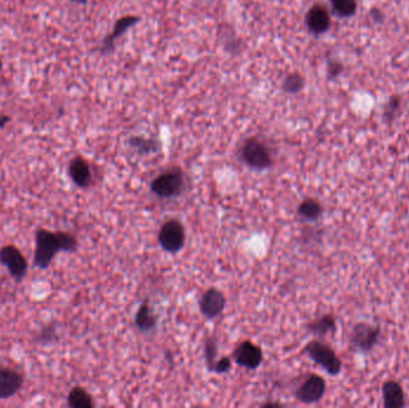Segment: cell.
Instances as JSON below:
<instances>
[{"instance_id":"cell-25","label":"cell","mask_w":409,"mask_h":408,"mask_svg":"<svg viewBox=\"0 0 409 408\" xmlns=\"http://www.w3.org/2000/svg\"><path fill=\"white\" fill-rule=\"evenodd\" d=\"M400 107V100L398 98H390L389 103L387 105V108H385V117H390L393 115V112L395 110H398Z\"/></svg>"},{"instance_id":"cell-3","label":"cell","mask_w":409,"mask_h":408,"mask_svg":"<svg viewBox=\"0 0 409 408\" xmlns=\"http://www.w3.org/2000/svg\"><path fill=\"white\" fill-rule=\"evenodd\" d=\"M185 186L186 178L183 171L178 168H174L157 176L151 182V192L158 198H175L185 190Z\"/></svg>"},{"instance_id":"cell-18","label":"cell","mask_w":409,"mask_h":408,"mask_svg":"<svg viewBox=\"0 0 409 408\" xmlns=\"http://www.w3.org/2000/svg\"><path fill=\"white\" fill-rule=\"evenodd\" d=\"M322 212H323V209L321 204L313 199H306L298 207V216L308 222L317 221L321 217Z\"/></svg>"},{"instance_id":"cell-13","label":"cell","mask_w":409,"mask_h":408,"mask_svg":"<svg viewBox=\"0 0 409 408\" xmlns=\"http://www.w3.org/2000/svg\"><path fill=\"white\" fill-rule=\"evenodd\" d=\"M68 175L79 188H88L93 182V174L89 163L83 157H74L68 164Z\"/></svg>"},{"instance_id":"cell-12","label":"cell","mask_w":409,"mask_h":408,"mask_svg":"<svg viewBox=\"0 0 409 408\" xmlns=\"http://www.w3.org/2000/svg\"><path fill=\"white\" fill-rule=\"evenodd\" d=\"M23 382L25 380L20 372L0 365V400L16 395L22 388Z\"/></svg>"},{"instance_id":"cell-9","label":"cell","mask_w":409,"mask_h":408,"mask_svg":"<svg viewBox=\"0 0 409 408\" xmlns=\"http://www.w3.org/2000/svg\"><path fill=\"white\" fill-rule=\"evenodd\" d=\"M233 360L240 367L254 370V369L260 367L262 360H264V355H262L261 348L255 343H250V341H243V343H240L236 351L233 352Z\"/></svg>"},{"instance_id":"cell-29","label":"cell","mask_w":409,"mask_h":408,"mask_svg":"<svg viewBox=\"0 0 409 408\" xmlns=\"http://www.w3.org/2000/svg\"><path fill=\"white\" fill-rule=\"evenodd\" d=\"M0 70H1V60H0Z\"/></svg>"},{"instance_id":"cell-4","label":"cell","mask_w":409,"mask_h":408,"mask_svg":"<svg viewBox=\"0 0 409 408\" xmlns=\"http://www.w3.org/2000/svg\"><path fill=\"white\" fill-rule=\"evenodd\" d=\"M304 351L315 363L325 369L329 375L337 376L340 374L342 369L341 360L333 351V348H329L328 345L313 340L305 346Z\"/></svg>"},{"instance_id":"cell-23","label":"cell","mask_w":409,"mask_h":408,"mask_svg":"<svg viewBox=\"0 0 409 408\" xmlns=\"http://www.w3.org/2000/svg\"><path fill=\"white\" fill-rule=\"evenodd\" d=\"M204 357H206V363L209 370L212 371L213 367L216 364V357H217V341L216 339H209L206 341L204 345Z\"/></svg>"},{"instance_id":"cell-30","label":"cell","mask_w":409,"mask_h":408,"mask_svg":"<svg viewBox=\"0 0 409 408\" xmlns=\"http://www.w3.org/2000/svg\"><path fill=\"white\" fill-rule=\"evenodd\" d=\"M408 162H409V157H408Z\"/></svg>"},{"instance_id":"cell-16","label":"cell","mask_w":409,"mask_h":408,"mask_svg":"<svg viewBox=\"0 0 409 408\" xmlns=\"http://www.w3.org/2000/svg\"><path fill=\"white\" fill-rule=\"evenodd\" d=\"M136 324L143 331H151L156 328L157 316L153 314L149 302H144L136 311Z\"/></svg>"},{"instance_id":"cell-26","label":"cell","mask_w":409,"mask_h":408,"mask_svg":"<svg viewBox=\"0 0 409 408\" xmlns=\"http://www.w3.org/2000/svg\"><path fill=\"white\" fill-rule=\"evenodd\" d=\"M328 71L329 77H337V76L340 74L341 71H342V66H341V64H339V62H337V61H334V62H329Z\"/></svg>"},{"instance_id":"cell-15","label":"cell","mask_w":409,"mask_h":408,"mask_svg":"<svg viewBox=\"0 0 409 408\" xmlns=\"http://www.w3.org/2000/svg\"><path fill=\"white\" fill-rule=\"evenodd\" d=\"M383 404L385 408L405 407V393L395 381H387L382 387Z\"/></svg>"},{"instance_id":"cell-21","label":"cell","mask_w":409,"mask_h":408,"mask_svg":"<svg viewBox=\"0 0 409 408\" xmlns=\"http://www.w3.org/2000/svg\"><path fill=\"white\" fill-rule=\"evenodd\" d=\"M129 144L131 147L136 150L138 154H155L158 150L156 140L143 137H132L129 139Z\"/></svg>"},{"instance_id":"cell-2","label":"cell","mask_w":409,"mask_h":408,"mask_svg":"<svg viewBox=\"0 0 409 408\" xmlns=\"http://www.w3.org/2000/svg\"><path fill=\"white\" fill-rule=\"evenodd\" d=\"M238 157L250 169L266 170L273 164L271 150L257 138H249L242 144L238 151Z\"/></svg>"},{"instance_id":"cell-20","label":"cell","mask_w":409,"mask_h":408,"mask_svg":"<svg viewBox=\"0 0 409 408\" xmlns=\"http://www.w3.org/2000/svg\"><path fill=\"white\" fill-rule=\"evenodd\" d=\"M330 6L339 18H349L357 13V0H330Z\"/></svg>"},{"instance_id":"cell-27","label":"cell","mask_w":409,"mask_h":408,"mask_svg":"<svg viewBox=\"0 0 409 408\" xmlns=\"http://www.w3.org/2000/svg\"><path fill=\"white\" fill-rule=\"evenodd\" d=\"M8 120H10V119H8V117H0V129H3V127L8 124Z\"/></svg>"},{"instance_id":"cell-17","label":"cell","mask_w":409,"mask_h":408,"mask_svg":"<svg viewBox=\"0 0 409 408\" xmlns=\"http://www.w3.org/2000/svg\"><path fill=\"white\" fill-rule=\"evenodd\" d=\"M67 404L72 408H91L93 407V397L84 388L74 387L68 393Z\"/></svg>"},{"instance_id":"cell-22","label":"cell","mask_w":409,"mask_h":408,"mask_svg":"<svg viewBox=\"0 0 409 408\" xmlns=\"http://www.w3.org/2000/svg\"><path fill=\"white\" fill-rule=\"evenodd\" d=\"M304 78L297 72L290 73L283 81L281 88L287 93H298L304 88Z\"/></svg>"},{"instance_id":"cell-6","label":"cell","mask_w":409,"mask_h":408,"mask_svg":"<svg viewBox=\"0 0 409 408\" xmlns=\"http://www.w3.org/2000/svg\"><path fill=\"white\" fill-rule=\"evenodd\" d=\"M0 263L8 268L17 283H20L28 272V263L25 255L13 244L0 248Z\"/></svg>"},{"instance_id":"cell-19","label":"cell","mask_w":409,"mask_h":408,"mask_svg":"<svg viewBox=\"0 0 409 408\" xmlns=\"http://www.w3.org/2000/svg\"><path fill=\"white\" fill-rule=\"evenodd\" d=\"M308 331L315 336H325L337 331V321L332 315L322 316L321 319L308 324Z\"/></svg>"},{"instance_id":"cell-11","label":"cell","mask_w":409,"mask_h":408,"mask_svg":"<svg viewBox=\"0 0 409 408\" xmlns=\"http://www.w3.org/2000/svg\"><path fill=\"white\" fill-rule=\"evenodd\" d=\"M305 25L313 35H322L330 28V17L322 5H313L305 16Z\"/></svg>"},{"instance_id":"cell-5","label":"cell","mask_w":409,"mask_h":408,"mask_svg":"<svg viewBox=\"0 0 409 408\" xmlns=\"http://www.w3.org/2000/svg\"><path fill=\"white\" fill-rule=\"evenodd\" d=\"M185 228L176 219H170L162 225L158 242L168 253H177L185 246Z\"/></svg>"},{"instance_id":"cell-7","label":"cell","mask_w":409,"mask_h":408,"mask_svg":"<svg viewBox=\"0 0 409 408\" xmlns=\"http://www.w3.org/2000/svg\"><path fill=\"white\" fill-rule=\"evenodd\" d=\"M381 336V329L366 322H359L351 333V345L354 350L369 352L372 350Z\"/></svg>"},{"instance_id":"cell-1","label":"cell","mask_w":409,"mask_h":408,"mask_svg":"<svg viewBox=\"0 0 409 408\" xmlns=\"http://www.w3.org/2000/svg\"><path fill=\"white\" fill-rule=\"evenodd\" d=\"M35 254H34V266L46 270L48 268L59 251L72 253L78 246L76 237L68 232H52V231L39 229L35 236Z\"/></svg>"},{"instance_id":"cell-8","label":"cell","mask_w":409,"mask_h":408,"mask_svg":"<svg viewBox=\"0 0 409 408\" xmlns=\"http://www.w3.org/2000/svg\"><path fill=\"white\" fill-rule=\"evenodd\" d=\"M325 393V382L321 376L310 375L296 392V397L303 404H315Z\"/></svg>"},{"instance_id":"cell-24","label":"cell","mask_w":409,"mask_h":408,"mask_svg":"<svg viewBox=\"0 0 409 408\" xmlns=\"http://www.w3.org/2000/svg\"><path fill=\"white\" fill-rule=\"evenodd\" d=\"M231 365H233V363H231L230 358L225 357V358H221V360L216 362L214 367H213L212 371L217 372V374H224V372L230 371Z\"/></svg>"},{"instance_id":"cell-10","label":"cell","mask_w":409,"mask_h":408,"mask_svg":"<svg viewBox=\"0 0 409 408\" xmlns=\"http://www.w3.org/2000/svg\"><path fill=\"white\" fill-rule=\"evenodd\" d=\"M201 314L207 319H216L224 311L225 297L217 289H209L201 296L199 302Z\"/></svg>"},{"instance_id":"cell-14","label":"cell","mask_w":409,"mask_h":408,"mask_svg":"<svg viewBox=\"0 0 409 408\" xmlns=\"http://www.w3.org/2000/svg\"><path fill=\"white\" fill-rule=\"evenodd\" d=\"M138 22H139V17L136 16H126L117 20L112 33L109 34L108 37H105L103 42H102L100 52L103 53V54H108V53L112 52V49H114L115 41L119 37H122L129 28H132L133 25H136Z\"/></svg>"},{"instance_id":"cell-28","label":"cell","mask_w":409,"mask_h":408,"mask_svg":"<svg viewBox=\"0 0 409 408\" xmlns=\"http://www.w3.org/2000/svg\"><path fill=\"white\" fill-rule=\"evenodd\" d=\"M73 3H78V4H86L89 0H72Z\"/></svg>"}]
</instances>
